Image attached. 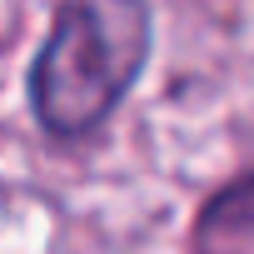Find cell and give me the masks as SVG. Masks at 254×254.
I'll return each mask as SVG.
<instances>
[{
  "instance_id": "6da1fadb",
  "label": "cell",
  "mask_w": 254,
  "mask_h": 254,
  "mask_svg": "<svg viewBox=\"0 0 254 254\" xmlns=\"http://www.w3.org/2000/svg\"><path fill=\"white\" fill-rule=\"evenodd\" d=\"M150 55L145 0H65L35 60L30 95L50 135L80 140L115 115Z\"/></svg>"
},
{
  "instance_id": "7a4b0ae2",
  "label": "cell",
  "mask_w": 254,
  "mask_h": 254,
  "mask_svg": "<svg viewBox=\"0 0 254 254\" xmlns=\"http://www.w3.org/2000/svg\"><path fill=\"white\" fill-rule=\"evenodd\" d=\"M199 244L209 249H254V180H239L234 190H224L204 219H199Z\"/></svg>"
}]
</instances>
